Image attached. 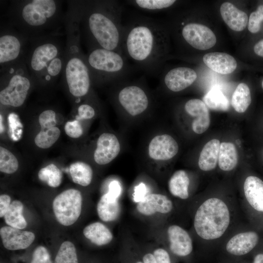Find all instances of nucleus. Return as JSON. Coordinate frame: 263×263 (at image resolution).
<instances>
[{
	"mask_svg": "<svg viewBox=\"0 0 263 263\" xmlns=\"http://www.w3.org/2000/svg\"><path fill=\"white\" fill-rule=\"evenodd\" d=\"M66 12L77 24L88 50L102 48L123 55V6L118 0H69Z\"/></svg>",
	"mask_w": 263,
	"mask_h": 263,
	"instance_id": "nucleus-1",
	"label": "nucleus"
},
{
	"mask_svg": "<svg viewBox=\"0 0 263 263\" xmlns=\"http://www.w3.org/2000/svg\"><path fill=\"white\" fill-rule=\"evenodd\" d=\"M168 46V32L159 20L137 15L123 25V55L150 76L162 72Z\"/></svg>",
	"mask_w": 263,
	"mask_h": 263,
	"instance_id": "nucleus-2",
	"label": "nucleus"
},
{
	"mask_svg": "<svg viewBox=\"0 0 263 263\" xmlns=\"http://www.w3.org/2000/svg\"><path fill=\"white\" fill-rule=\"evenodd\" d=\"M58 0H11L6 20L29 41L61 33L66 12Z\"/></svg>",
	"mask_w": 263,
	"mask_h": 263,
	"instance_id": "nucleus-3",
	"label": "nucleus"
},
{
	"mask_svg": "<svg viewBox=\"0 0 263 263\" xmlns=\"http://www.w3.org/2000/svg\"><path fill=\"white\" fill-rule=\"evenodd\" d=\"M64 29L66 45L61 77L68 92L75 98L76 103H79L89 93L93 82L86 54L81 48L78 25L66 12Z\"/></svg>",
	"mask_w": 263,
	"mask_h": 263,
	"instance_id": "nucleus-4",
	"label": "nucleus"
},
{
	"mask_svg": "<svg viewBox=\"0 0 263 263\" xmlns=\"http://www.w3.org/2000/svg\"><path fill=\"white\" fill-rule=\"evenodd\" d=\"M86 57L92 82L99 85L126 80L137 68L128 63L124 55L105 49L89 50Z\"/></svg>",
	"mask_w": 263,
	"mask_h": 263,
	"instance_id": "nucleus-5",
	"label": "nucleus"
},
{
	"mask_svg": "<svg viewBox=\"0 0 263 263\" xmlns=\"http://www.w3.org/2000/svg\"><path fill=\"white\" fill-rule=\"evenodd\" d=\"M0 104L14 108L21 106L34 84L25 59L0 67Z\"/></svg>",
	"mask_w": 263,
	"mask_h": 263,
	"instance_id": "nucleus-6",
	"label": "nucleus"
},
{
	"mask_svg": "<svg viewBox=\"0 0 263 263\" xmlns=\"http://www.w3.org/2000/svg\"><path fill=\"white\" fill-rule=\"evenodd\" d=\"M64 33L40 38L30 42L25 63L34 81L38 84L52 61L65 52Z\"/></svg>",
	"mask_w": 263,
	"mask_h": 263,
	"instance_id": "nucleus-7",
	"label": "nucleus"
},
{
	"mask_svg": "<svg viewBox=\"0 0 263 263\" xmlns=\"http://www.w3.org/2000/svg\"><path fill=\"white\" fill-rule=\"evenodd\" d=\"M229 223L230 214L226 204L220 199L211 198L205 201L197 209L194 226L200 237L211 240L222 236Z\"/></svg>",
	"mask_w": 263,
	"mask_h": 263,
	"instance_id": "nucleus-8",
	"label": "nucleus"
},
{
	"mask_svg": "<svg viewBox=\"0 0 263 263\" xmlns=\"http://www.w3.org/2000/svg\"><path fill=\"white\" fill-rule=\"evenodd\" d=\"M144 79L130 82L127 80L113 83L114 100L119 109L132 116L140 115L151 105V98L144 85Z\"/></svg>",
	"mask_w": 263,
	"mask_h": 263,
	"instance_id": "nucleus-9",
	"label": "nucleus"
},
{
	"mask_svg": "<svg viewBox=\"0 0 263 263\" xmlns=\"http://www.w3.org/2000/svg\"><path fill=\"white\" fill-rule=\"evenodd\" d=\"M29 45V40L14 27L5 21L1 22L0 67L25 59Z\"/></svg>",
	"mask_w": 263,
	"mask_h": 263,
	"instance_id": "nucleus-10",
	"label": "nucleus"
},
{
	"mask_svg": "<svg viewBox=\"0 0 263 263\" xmlns=\"http://www.w3.org/2000/svg\"><path fill=\"white\" fill-rule=\"evenodd\" d=\"M82 203L81 193L77 189H69L58 194L53 202L57 221L63 225H73L80 215Z\"/></svg>",
	"mask_w": 263,
	"mask_h": 263,
	"instance_id": "nucleus-11",
	"label": "nucleus"
},
{
	"mask_svg": "<svg viewBox=\"0 0 263 263\" xmlns=\"http://www.w3.org/2000/svg\"><path fill=\"white\" fill-rule=\"evenodd\" d=\"M179 25L182 39L193 48L205 50L214 46L216 37L212 31L207 26L195 22L181 21Z\"/></svg>",
	"mask_w": 263,
	"mask_h": 263,
	"instance_id": "nucleus-12",
	"label": "nucleus"
},
{
	"mask_svg": "<svg viewBox=\"0 0 263 263\" xmlns=\"http://www.w3.org/2000/svg\"><path fill=\"white\" fill-rule=\"evenodd\" d=\"M197 75L192 68L178 67L170 69L161 75V84L173 92H181L191 85Z\"/></svg>",
	"mask_w": 263,
	"mask_h": 263,
	"instance_id": "nucleus-13",
	"label": "nucleus"
},
{
	"mask_svg": "<svg viewBox=\"0 0 263 263\" xmlns=\"http://www.w3.org/2000/svg\"><path fill=\"white\" fill-rule=\"evenodd\" d=\"M179 150L176 141L168 134H158L150 141L148 148L149 157L153 161L169 160L174 157Z\"/></svg>",
	"mask_w": 263,
	"mask_h": 263,
	"instance_id": "nucleus-14",
	"label": "nucleus"
},
{
	"mask_svg": "<svg viewBox=\"0 0 263 263\" xmlns=\"http://www.w3.org/2000/svg\"><path fill=\"white\" fill-rule=\"evenodd\" d=\"M120 144L116 136L112 133L104 132L98 137L94 158L98 165H106L119 154Z\"/></svg>",
	"mask_w": 263,
	"mask_h": 263,
	"instance_id": "nucleus-15",
	"label": "nucleus"
},
{
	"mask_svg": "<svg viewBox=\"0 0 263 263\" xmlns=\"http://www.w3.org/2000/svg\"><path fill=\"white\" fill-rule=\"evenodd\" d=\"M0 235L3 246L10 250L25 249L35 238V234L32 232L22 231L10 226L2 227Z\"/></svg>",
	"mask_w": 263,
	"mask_h": 263,
	"instance_id": "nucleus-16",
	"label": "nucleus"
},
{
	"mask_svg": "<svg viewBox=\"0 0 263 263\" xmlns=\"http://www.w3.org/2000/svg\"><path fill=\"white\" fill-rule=\"evenodd\" d=\"M185 112L195 117L192 123V129L194 132L201 134L206 132L210 123L208 109L203 101L199 99H191L184 106Z\"/></svg>",
	"mask_w": 263,
	"mask_h": 263,
	"instance_id": "nucleus-17",
	"label": "nucleus"
},
{
	"mask_svg": "<svg viewBox=\"0 0 263 263\" xmlns=\"http://www.w3.org/2000/svg\"><path fill=\"white\" fill-rule=\"evenodd\" d=\"M172 203L166 196L159 193H150L144 196L136 206L137 211L145 216L156 213L166 214L171 211Z\"/></svg>",
	"mask_w": 263,
	"mask_h": 263,
	"instance_id": "nucleus-18",
	"label": "nucleus"
},
{
	"mask_svg": "<svg viewBox=\"0 0 263 263\" xmlns=\"http://www.w3.org/2000/svg\"><path fill=\"white\" fill-rule=\"evenodd\" d=\"M169 248L174 255L185 257L190 254L193 249L192 240L188 233L177 225L169 227L167 231Z\"/></svg>",
	"mask_w": 263,
	"mask_h": 263,
	"instance_id": "nucleus-19",
	"label": "nucleus"
},
{
	"mask_svg": "<svg viewBox=\"0 0 263 263\" xmlns=\"http://www.w3.org/2000/svg\"><path fill=\"white\" fill-rule=\"evenodd\" d=\"M258 240V235L255 232L240 233L229 240L226 245V250L231 255L243 256L248 253L255 247Z\"/></svg>",
	"mask_w": 263,
	"mask_h": 263,
	"instance_id": "nucleus-20",
	"label": "nucleus"
},
{
	"mask_svg": "<svg viewBox=\"0 0 263 263\" xmlns=\"http://www.w3.org/2000/svg\"><path fill=\"white\" fill-rule=\"evenodd\" d=\"M203 60L210 69L223 75L233 72L237 66L235 59L225 53L211 52L206 54L204 56Z\"/></svg>",
	"mask_w": 263,
	"mask_h": 263,
	"instance_id": "nucleus-21",
	"label": "nucleus"
},
{
	"mask_svg": "<svg viewBox=\"0 0 263 263\" xmlns=\"http://www.w3.org/2000/svg\"><path fill=\"white\" fill-rule=\"evenodd\" d=\"M220 13L225 22L232 30L241 31L247 25V14L230 2H224L220 7Z\"/></svg>",
	"mask_w": 263,
	"mask_h": 263,
	"instance_id": "nucleus-22",
	"label": "nucleus"
},
{
	"mask_svg": "<svg viewBox=\"0 0 263 263\" xmlns=\"http://www.w3.org/2000/svg\"><path fill=\"white\" fill-rule=\"evenodd\" d=\"M244 189L250 206L255 210L263 212V181L257 177L249 176L244 181Z\"/></svg>",
	"mask_w": 263,
	"mask_h": 263,
	"instance_id": "nucleus-23",
	"label": "nucleus"
},
{
	"mask_svg": "<svg viewBox=\"0 0 263 263\" xmlns=\"http://www.w3.org/2000/svg\"><path fill=\"white\" fill-rule=\"evenodd\" d=\"M220 142L213 139L204 146L198 160L200 169L204 171H209L215 168L218 161Z\"/></svg>",
	"mask_w": 263,
	"mask_h": 263,
	"instance_id": "nucleus-24",
	"label": "nucleus"
},
{
	"mask_svg": "<svg viewBox=\"0 0 263 263\" xmlns=\"http://www.w3.org/2000/svg\"><path fill=\"white\" fill-rule=\"evenodd\" d=\"M97 212L102 221H114L120 213V205L118 199L111 196L108 192L103 195L97 205Z\"/></svg>",
	"mask_w": 263,
	"mask_h": 263,
	"instance_id": "nucleus-25",
	"label": "nucleus"
},
{
	"mask_svg": "<svg viewBox=\"0 0 263 263\" xmlns=\"http://www.w3.org/2000/svg\"><path fill=\"white\" fill-rule=\"evenodd\" d=\"M83 234L92 243L98 246L108 244L113 238L110 229L100 222H94L86 226L83 229Z\"/></svg>",
	"mask_w": 263,
	"mask_h": 263,
	"instance_id": "nucleus-26",
	"label": "nucleus"
},
{
	"mask_svg": "<svg viewBox=\"0 0 263 263\" xmlns=\"http://www.w3.org/2000/svg\"><path fill=\"white\" fill-rule=\"evenodd\" d=\"M189 185V177L187 172L184 170L176 171L168 182L169 192L173 196L182 199H186L188 197Z\"/></svg>",
	"mask_w": 263,
	"mask_h": 263,
	"instance_id": "nucleus-27",
	"label": "nucleus"
},
{
	"mask_svg": "<svg viewBox=\"0 0 263 263\" xmlns=\"http://www.w3.org/2000/svg\"><path fill=\"white\" fill-rule=\"evenodd\" d=\"M238 163V152L236 148L231 142H223L221 143L219 156V167L224 171L233 169Z\"/></svg>",
	"mask_w": 263,
	"mask_h": 263,
	"instance_id": "nucleus-28",
	"label": "nucleus"
},
{
	"mask_svg": "<svg viewBox=\"0 0 263 263\" xmlns=\"http://www.w3.org/2000/svg\"><path fill=\"white\" fill-rule=\"evenodd\" d=\"M69 172L73 182L82 186L90 184L93 178V169L91 166L83 162H76L71 164Z\"/></svg>",
	"mask_w": 263,
	"mask_h": 263,
	"instance_id": "nucleus-29",
	"label": "nucleus"
},
{
	"mask_svg": "<svg viewBox=\"0 0 263 263\" xmlns=\"http://www.w3.org/2000/svg\"><path fill=\"white\" fill-rule=\"evenodd\" d=\"M203 102L211 110L226 111L229 108V102L222 91L217 87L211 88L203 97Z\"/></svg>",
	"mask_w": 263,
	"mask_h": 263,
	"instance_id": "nucleus-30",
	"label": "nucleus"
},
{
	"mask_svg": "<svg viewBox=\"0 0 263 263\" xmlns=\"http://www.w3.org/2000/svg\"><path fill=\"white\" fill-rule=\"evenodd\" d=\"M251 102V96L248 86L244 83H240L232 96L231 104L238 113H244Z\"/></svg>",
	"mask_w": 263,
	"mask_h": 263,
	"instance_id": "nucleus-31",
	"label": "nucleus"
},
{
	"mask_svg": "<svg viewBox=\"0 0 263 263\" xmlns=\"http://www.w3.org/2000/svg\"><path fill=\"white\" fill-rule=\"evenodd\" d=\"M23 208L20 201L15 200L12 202L4 216L5 223L15 228L22 229L25 228L27 222L22 214Z\"/></svg>",
	"mask_w": 263,
	"mask_h": 263,
	"instance_id": "nucleus-32",
	"label": "nucleus"
},
{
	"mask_svg": "<svg viewBox=\"0 0 263 263\" xmlns=\"http://www.w3.org/2000/svg\"><path fill=\"white\" fill-rule=\"evenodd\" d=\"M175 0H133L127 2L135 7L146 11L159 12L171 7Z\"/></svg>",
	"mask_w": 263,
	"mask_h": 263,
	"instance_id": "nucleus-33",
	"label": "nucleus"
},
{
	"mask_svg": "<svg viewBox=\"0 0 263 263\" xmlns=\"http://www.w3.org/2000/svg\"><path fill=\"white\" fill-rule=\"evenodd\" d=\"M38 177L52 188L58 187L61 183L62 173L61 171L53 164H49L40 169Z\"/></svg>",
	"mask_w": 263,
	"mask_h": 263,
	"instance_id": "nucleus-34",
	"label": "nucleus"
},
{
	"mask_svg": "<svg viewBox=\"0 0 263 263\" xmlns=\"http://www.w3.org/2000/svg\"><path fill=\"white\" fill-rule=\"evenodd\" d=\"M60 135V131L54 127L41 131L36 136L34 141L36 145L41 149H48L54 145Z\"/></svg>",
	"mask_w": 263,
	"mask_h": 263,
	"instance_id": "nucleus-35",
	"label": "nucleus"
},
{
	"mask_svg": "<svg viewBox=\"0 0 263 263\" xmlns=\"http://www.w3.org/2000/svg\"><path fill=\"white\" fill-rule=\"evenodd\" d=\"M55 263H78L76 249L72 243L65 241L61 244Z\"/></svg>",
	"mask_w": 263,
	"mask_h": 263,
	"instance_id": "nucleus-36",
	"label": "nucleus"
},
{
	"mask_svg": "<svg viewBox=\"0 0 263 263\" xmlns=\"http://www.w3.org/2000/svg\"><path fill=\"white\" fill-rule=\"evenodd\" d=\"M18 167L19 163L16 156L8 150L0 147V171L7 174H12L17 170Z\"/></svg>",
	"mask_w": 263,
	"mask_h": 263,
	"instance_id": "nucleus-37",
	"label": "nucleus"
},
{
	"mask_svg": "<svg viewBox=\"0 0 263 263\" xmlns=\"http://www.w3.org/2000/svg\"><path fill=\"white\" fill-rule=\"evenodd\" d=\"M263 20V5L258 7L256 11L250 14L248 21V29L252 33L258 32Z\"/></svg>",
	"mask_w": 263,
	"mask_h": 263,
	"instance_id": "nucleus-38",
	"label": "nucleus"
},
{
	"mask_svg": "<svg viewBox=\"0 0 263 263\" xmlns=\"http://www.w3.org/2000/svg\"><path fill=\"white\" fill-rule=\"evenodd\" d=\"M56 113L54 110L48 109L42 112L38 116V122L41 130L55 127L56 124Z\"/></svg>",
	"mask_w": 263,
	"mask_h": 263,
	"instance_id": "nucleus-39",
	"label": "nucleus"
},
{
	"mask_svg": "<svg viewBox=\"0 0 263 263\" xmlns=\"http://www.w3.org/2000/svg\"><path fill=\"white\" fill-rule=\"evenodd\" d=\"M31 263H52L47 249L43 246L37 247L33 253Z\"/></svg>",
	"mask_w": 263,
	"mask_h": 263,
	"instance_id": "nucleus-40",
	"label": "nucleus"
},
{
	"mask_svg": "<svg viewBox=\"0 0 263 263\" xmlns=\"http://www.w3.org/2000/svg\"><path fill=\"white\" fill-rule=\"evenodd\" d=\"M64 130L68 136L73 138H78L83 133L82 127L77 120L67 122L65 125Z\"/></svg>",
	"mask_w": 263,
	"mask_h": 263,
	"instance_id": "nucleus-41",
	"label": "nucleus"
},
{
	"mask_svg": "<svg viewBox=\"0 0 263 263\" xmlns=\"http://www.w3.org/2000/svg\"><path fill=\"white\" fill-rule=\"evenodd\" d=\"M77 119H90L94 117L95 114L94 108L88 103L80 104L77 108Z\"/></svg>",
	"mask_w": 263,
	"mask_h": 263,
	"instance_id": "nucleus-42",
	"label": "nucleus"
},
{
	"mask_svg": "<svg viewBox=\"0 0 263 263\" xmlns=\"http://www.w3.org/2000/svg\"><path fill=\"white\" fill-rule=\"evenodd\" d=\"M153 254L157 263H171L168 252L163 248H159L155 249Z\"/></svg>",
	"mask_w": 263,
	"mask_h": 263,
	"instance_id": "nucleus-43",
	"label": "nucleus"
},
{
	"mask_svg": "<svg viewBox=\"0 0 263 263\" xmlns=\"http://www.w3.org/2000/svg\"><path fill=\"white\" fill-rule=\"evenodd\" d=\"M11 205L10 197L7 194H2L0 196V217L5 215Z\"/></svg>",
	"mask_w": 263,
	"mask_h": 263,
	"instance_id": "nucleus-44",
	"label": "nucleus"
},
{
	"mask_svg": "<svg viewBox=\"0 0 263 263\" xmlns=\"http://www.w3.org/2000/svg\"><path fill=\"white\" fill-rule=\"evenodd\" d=\"M120 192V187L117 181H113L109 186L108 193L114 198H118Z\"/></svg>",
	"mask_w": 263,
	"mask_h": 263,
	"instance_id": "nucleus-45",
	"label": "nucleus"
},
{
	"mask_svg": "<svg viewBox=\"0 0 263 263\" xmlns=\"http://www.w3.org/2000/svg\"><path fill=\"white\" fill-rule=\"evenodd\" d=\"M254 51L256 54L263 57V39L255 45Z\"/></svg>",
	"mask_w": 263,
	"mask_h": 263,
	"instance_id": "nucleus-46",
	"label": "nucleus"
},
{
	"mask_svg": "<svg viewBox=\"0 0 263 263\" xmlns=\"http://www.w3.org/2000/svg\"><path fill=\"white\" fill-rule=\"evenodd\" d=\"M144 263H157L153 254L148 253L143 258Z\"/></svg>",
	"mask_w": 263,
	"mask_h": 263,
	"instance_id": "nucleus-47",
	"label": "nucleus"
},
{
	"mask_svg": "<svg viewBox=\"0 0 263 263\" xmlns=\"http://www.w3.org/2000/svg\"><path fill=\"white\" fill-rule=\"evenodd\" d=\"M253 263H263V253H259L255 256Z\"/></svg>",
	"mask_w": 263,
	"mask_h": 263,
	"instance_id": "nucleus-48",
	"label": "nucleus"
},
{
	"mask_svg": "<svg viewBox=\"0 0 263 263\" xmlns=\"http://www.w3.org/2000/svg\"><path fill=\"white\" fill-rule=\"evenodd\" d=\"M136 263H143V262H136Z\"/></svg>",
	"mask_w": 263,
	"mask_h": 263,
	"instance_id": "nucleus-49",
	"label": "nucleus"
},
{
	"mask_svg": "<svg viewBox=\"0 0 263 263\" xmlns=\"http://www.w3.org/2000/svg\"><path fill=\"white\" fill-rule=\"evenodd\" d=\"M262 88H263V80L262 83Z\"/></svg>",
	"mask_w": 263,
	"mask_h": 263,
	"instance_id": "nucleus-50",
	"label": "nucleus"
}]
</instances>
